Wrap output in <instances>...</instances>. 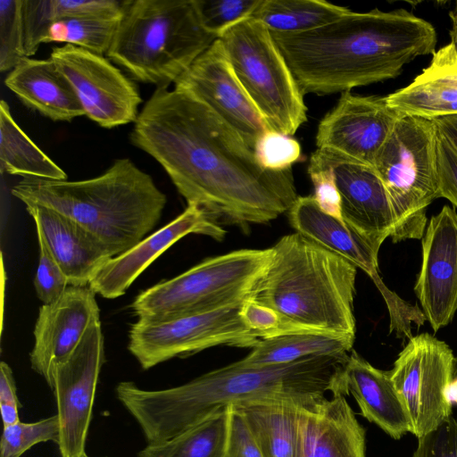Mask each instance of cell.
<instances>
[{
  "mask_svg": "<svg viewBox=\"0 0 457 457\" xmlns=\"http://www.w3.org/2000/svg\"><path fill=\"white\" fill-rule=\"evenodd\" d=\"M401 117L389 107L386 96L344 91L319 123L317 148L335 151L374 168L378 154Z\"/></svg>",
  "mask_w": 457,
  "mask_h": 457,
  "instance_id": "cell-16",
  "label": "cell"
},
{
  "mask_svg": "<svg viewBox=\"0 0 457 457\" xmlns=\"http://www.w3.org/2000/svg\"><path fill=\"white\" fill-rule=\"evenodd\" d=\"M228 423L227 407L164 442L148 444L138 457H224Z\"/></svg>",
  "mask_w": 457,
  "mask_h": 457,
  "instance_id": "cell-31",
  "label": "cell"
},
{
  "mask_svg": "<svg viewBox=\"0 0 457 457\" xmlns=\"http://www.w3.org/2000/svg\"><path fill=\"white\" fill-rule=\"evenodd\" d=\"M436 171L439 197L457 208V149L439 132L436 144Z\"/></svg>",
  "mask_w": 457,
  "mask_h": 457,
  "instance_id": "cell-41",
  "label": "cell"
},
{
  "mask_svg": "<svg viewBox=\"0 0 457 457\" xmlns=\"http://www.w3.org/2000/svg\"><path fill=\"white\" fill-rule=\"evenodd\" d=\"M349 11L323 0H261L250 18L270 32L299 34L327 25Z\"/></svg>",
  "mask_w": 457,
  "mask_h": 457,
  "instance_id": "cell-30",
  "label": "cell"
},
{
  "mask_svg": "<svg viewBox=\"0 0 457 457\" xmlns=\"http://www.w3.org/2000/svg\"><path fill=\"white\" fill-rule=\"evenodd\" d=\"M97 321L100 309L89 287L68 286L57 300L41 305L29 361L50 388L55 367L73 353L88 328Z\"/></svg>",
  "mask_w": 457,
  "mask_h": 457,
  "instance_id": "cell-18",
  "label": "cell"
},
{
  "mask_svg": "<svg viewBox=\"0 0 457 457\" xmlns=\"http://www.w3.org/2000/svg\"><path fill=\"white\" fill-rule=\"evenodd\" d=\"M270 33L303 95L395 79L418 56L433 54L437 42L434 26L404 9L349 11L307 32Z\"/></svg>",
  "mask_w": 457,
  "mask_h": 457,
  "instance_id": "cell-3",
  "label": "cell"
},
{
  "mask_svg": "<svg viewBox=\"0 0 457 457\" xmlns=\"http://www.w3.org/2000/svg\"><path fill=\"white\" fill-rule=\"evenodd\" d=\"M12 194L24 204L42 205L75 221L112 257L146 237L167 202L152 177L129 158L118 159L103 174L83 180L23 178Z\"/></svg>",
  "mask_w": 457,
  "mask_h": 457,
  "instance_id": "cell-4",
  "label": "cell"
},
{
  "mask_svg": "<svg viewBox=\"0 0 457 457\" xmlns=\"http://www.w3.org/2000/svg\"><path fill=\"white\" fill-rule=\"evenodd\" d=\"M271 248L270 263L247 297L299 330L355 337L357 267L297 232Z\"/></svg>",
  "mask_w": 457,
  "mask_h": 457,
  "instance_id": "cell-5",
  "label": "cell"
},
{
  "mask_svg": "<svg viewBox=\"0 0 457 457\" xmlns=\"http://www.w3.org/2000/svg\"><path fill=\"white\" fill-rule=\"evenodd\" d=\"M216 39L195 0H124L106 56L134 79L168 87Z\"/></svg>",
  "mask_w": 457,
  "mask_h": 457,
  "instance_id": "cell-6",
  "label": "cell"
},
{
  "mask_svg": "<svg viewBox=\"0 0 457 457\" xmlns=\"http://www.w3.org/2000/svg\"><path fill=\"white\" fill-rule=\"evenodd\" d=\"M439 132L457 149V115L434 120Z\"/></svg>",
  "mask_w": 457,
  "mask_h": 457,
  "instance_id": "cell-44",
  "label": "cell"
},
{
  "mask_svg": "<svg viewBox=\"0 0 457 457\" xmlns=\"http://www.w3.org/2000/svg\"><path fill=\"white\" fill-rule=\"evenodd\" d=\"M240 316L246 327L262 339L295 332H306L287 324L273 309L247 296L241 304Z\"/></svg>",
  "mask_w": 457,
  "mask_h": 457,
  "instance_id": "cell-39",
  "label": "cell"
},
{
  "mask_svg": "<svg viewBox=\"0 0 457 457\" xmlns=\"http://www.w3.org/2000/svg\"><path fill=\"white\" fill-rule=\"evenodd\" d=\"M412 457H457V420L451 416L436 429L418 438Z\"/></svg>",
  "mask_w": 457,
  "mask_h": 457,
  "instance_id": "cell-40",
  "label": "cell"
},
{
  "mask_svg": "<svg viewBox=\"0 0 457 457\" xmlns=\"http://www.w3.org/2000/svg\"><path fill=\"white\" fill-rule=\"evenodd\" d=\"M354 397L361 415L394 439L411 432L410 420L388 371L373 367L355 351L339 378V394Z\"/></svg>",
  "mask_w": 457,
  "mask_h": 457,
  "instance_id": "cell-23",
  "label": "cell"
},
{
  "mask_svg": "<svg viewBox=\"0 0 457 457\" xmlns=\"http://www.w3.org/2000/svg\"><path fill=\"white\" fill-rule=\"evenodd\" d=\"M37 233L65 274L69 286L88 287L94 277L112 258L95 236L58 212L35 204H25Z\"/></svg>",
  "mask_w": 457,
  "mask_h": 457,
  "instance_id": "cell-21",
  "label": "cell"
},
{
  "mask_svg": "<svg viewBox=\"0 0 457 457\" xmlns=\"http://www.w3.org/2000/svg\"><path fill=\"white\" fill-rule=\"evenodd\" d=\"M229 409L228 441L224 457H263L240 411Z\"/></svg>",
  "mask_w": 457,
  "mask_h": 457,
  "instance_id": "cell-42",
  "label": "cell"
},
{
  "mask_svg": "<svg viewBox=\"0 0 457 457\" xmlns=\"http://www.w3.org/2000/svg\"><path fill=\"white\" fill-rule=\"evenodd\" d=\"M104 362V336L101 321H97L88 328L73 353L54 369L51 389L57 405L62 457H87L86 441Z\"/></svg>",
  "mask_w": 457,
  "mask_h": 457,
  "instance_id": "cell-14",
  "label": "cell"
},
{
  "mask_svg": "<svg viewBox=\"0 0 457 457\" xmlns=\"http://www.w3.org/2000/svg\"><path fill=\"white\" fill-rule=\"evenodd\" d=\"M348 356H310L262 367L236 361L178 386L145 390L123 381L115 392L148 444H158L242 403L283 400L313 410L327 399V392L339 393V378Z\"/></svg>",
  "mask_w": 457,
  "mask_h": 457,
  "instance_id": "cell-2",
  "label": "cell"
},
{
  "mask_svg": "<svg viewBox=\"0 0 457 457\" xmlns=\"http://www.w3.org/2000/svg\"><path fill=\"white\" fill-rule=\"evenodd\" d=\"M233 406L245 419L263 457H295L305 407L283 400L253 401Z\"/></svg>",
  "mask_w": 457,
  "mask_h": 457,
  "instance_id": "cell-26",
  "label": "cell"
},
{
  "mask_svg": "<svg viewBox=\"0 0 457 457\" xmlns=\"http://www.w3.org/2000/svg\"><path fill=\"white\" fill-rule=\"evenodd\" d=\"M50 58L91 120L105 129L136 121L142 103L138 88L108 58L72 45L54 47Z\"/></svg>",
  "mask_w": 457,
  "mask_h": 457,
  "instance_id": "cell-13",
  "label": "cell"
},
{
  "mask_svg": "<svg viewBox=\"0 0 457 457\" xmlns=\"http://www.w3.org/2000/svg\"><path fill=\"white\" fill-rule=\"evenodd\" d=\"M386 99L401 116L435 120L457 115V46L450 42L439 48L411 84Z\"/></svg>",
  "mask_w": 457,
  "mask_h": 457,
  "instance_id": "cell-24",
  "label": "cell"
},
{
  "mask_svg": "<svg viewBox=\"0 0 457 457\" xmlns=\"http://www.w3.org/2000/svg\"><path fill=\"white\" fill-rule=\"evenodd\" d=\"M271 258L272 248L241 249L208 258L142 291L130 307L143 321L223 308L249 295Z\"/></svg>",
  "mask_w": 457,
  "mask_h": 457,
  "instance_id": "cell-8",
  "label": "cell"
},
{
  "mask_svg": "<svg viewBox=\"0 0 457 457\" xmlns=\"http://www.w3.org/2000/svg\"><path fill=\"white\" fill-rule=\"evenodd\" d=\"M88 457V456H87Z\"/></svg>",
  "mask_w": 457,
  "mask_h": 457,
  "instance_id": "cell-47",
  "label": "cell"
},
{
  "mask_svg": "<svg viewBox=\"0 0 457 457\" xmlns=\"http://www.w3.org/2000/svg\"><path fill=\"white\" fill-rule=\"evenodd\" d=\"M119 20L94 16L62 19L50 25L43 44L64 43L97 54H106Z\"/></svg>",
  "mask_w": 457,
  "mask_h": 457,
  "instance_id": "cell-32",
  "label": "cell"
},
{
  "mask_svg": "<svg viewBox=\"0 0 457 457\" xmlns=\"http://www.w3.org/2000/svg\"><path fill=\"white\" fill-rule=\"evenodd\" d=\"M422 263L414 292L436 332L457 311V212L449 205L431 217L421 238Z\"/></svg>",
  "mask_w": 457,
  "mask_h": 457,
  "instance_id": "cell-17",
  "label": "cell"
},
{
  "mask_svg": "<svg viewBox=\"0 0 457 457\" xmlns=\"http://www.w3.org/2000/svg\"><path fill=\"white\" fill-rule=\"evenodd\" d=\"M166 171L187 204L219 225L267 224L297 199L291 169L262 168L243 137L190 95L156 87L129 135Z\"/></svg>",
  "mask_w": 457,
  "mask_h": 457,
  "instance_id": "cell-1",
  "label": "cell"
},
{
  "mask_svg": "<svg viewBox=\"0 0 457 457\" xmlns=\"http://www.w3.org/2000/svg\"><path fill=\"white\" fill-rule=\"evenodd\" d=\"M0 170L23 178L67 179L65 171L16 123L4 100L0 103Z\"/></svg>",
  "mask_w": 457,
  "mask_h": 457,
  "instance_id": "cell-29",
  "label": "cell"
},
{
  "mask_svg": "<svg viewBox=\"0 0 457 457\" xmlns=\"http://www.w3.org/2000/svg\"><path fill=\"white\" fill-rule=\"evenodd\" d=\"M234 72L270 129L293 136L307 120L303 94L270 31L247 18L220 37Z\"/></svg>",
  "mask_w": 457,
  "mask_h": 457,
  "instance_id": "cell-9",
  "label": "cell"
},
{
  "mask_svg": "<svg viewBox=\"0 0 457 457\" xmlns=\"http://www.w3.org/2000/svg\"><path fill=\"white\" fill-rule=\"evenodd\" d=\"M39 246L38 266L34 287L43 304L57 300L69 286L67 278L48 249L44 238L37 234Z\"/></svg>",
  "mask_w": 457,
  "mask_h": 457,
  "instance_id": "cell-37",
  "label": "cell"
},
{
  "mask_svg": "<svg viewBox=\"0 0 457 457\" xmlns=\"http://www.w3.org/2000/svg\"><path fill=\"white\" fill-rule=\"evenodd\" d=\"M60 423L57 414L41 420L4 427L0 444V457H21L33 445L53 441L58 445Z\"/></svg>",
  "mask_w": 457,
  "mask_h": 457,
  "instance_id": "cell-33",
  "label": "cell"
},
{
  "mask_svg": "<svg viewBox=\"0 0 457 457\" xmlns=\"http://www.w3.org/2000/svg\"><path fill=\"white\" fill-rule=\"evenodd\" d=\"M188 234H200L216 240L226 230L202 208L187 204L185 211L127 252L112 257L89 283L90 289L104 298L123 295L137 277L164 251Z\"/></svg>",
  "mask_w": 457,
  "mask_h": 457,
  "instance_id": "cell-19",
  "label": "cell"
},
{
  "mask_svg": "<svg viewBox=\"0 0 457 457\" xmlns=\"http://www.w3.org/2000/svg\"><path fill=\"white\" fill-rule=\"evenodd\" d=\"M354 337L320 332H295L263 338L237 362L247 367L290 363L310 356H345L352 350Z\"/></svg>",
  "mask_w": 457,
  "mask_h": 457,
  "instance_id": "cell-27",
  "label": "cell"
},
{
  "mask_svg": "<svg viewBox=\"0 0 457 457\" xmlns=\"http://www.w3.org/2000/svg\"><path fill=\"white\" fill-rule=\"evenodd\" d=\"M124 0H22L24 50L34 55L56 21L83 16L120 18Z\"/></svg>",
  "mask_w": 457,
  "mask_h": 457,
  "instance_id": "cell-28",
  "label": "cell"
},
{
  "mask_svg": "<svg viewBox=\"0 0 457 457\" xmlns=\"http://www.w3.org/2000/svg\"><path fill=\"white\" fill-rule=\"evenodd\" d=\"M457 377V356L454 357L453 378Z\"/></svg>",
  "mask_w": 457,
  "mask_h": 457,
  "instance_id": "cell-46",
  "label": "cell"
},
{
  "mask_svg": "<svg viewBox=\"0 0 457 457\" xmlns=\"http://www.w3.org/2000/svg\"><path fill=\"white\" fill-rule=\"evenodd\" d=\"M174 89L206 104L253 150L258 138L270 129L237 79L220 38L176 80Z\"/></svg>",
  "mask_w": 457,
  "mask_h": 457,
  "instance_id": "cell-15",
  "label": "cell"
},
{
  "mask_svg": "<svg viewBox=\"0 0 457 457\" xmlns=\"http://www.w3.org/2000/svg\"><path fill=\"white\" fill-rule=\"evenodd\" d=\"M437 137L434 120L402 116L376 157L374 169L394 214L393 243L424 235L427 208L439 198Z\"/></svg>",
  "mask_w": 457,
  "mask_h": 457,
  "instance_id": "cell-7",
  "label": "cell"
},
{
  "mask_svg": "<svg viewBox=\"0 0 457 457\" xmlns=\"http://www.w3.org/2000/svg\"><path fill=\"white\" fill-rule=\"evenodd\" d=\"M308 173L314 187L313 197L319 207L325 213L343 220L341 198L334 172L316 150L311 155Z\"/></svg>",
  "mask_w": 457,
  "mask_h": 457,
  "instance_id": "cell-38",
  "label": "cell"
},
{
  "mask_svg": "<svg viewBox=\"0 0 457 457\" xmlns=\"http://www.w3.org/2000/svg\"><path fill=\"white\" fill-rule=\"evenodd\" d=\"M245 299L223 308L130 326L128 349L142 369L204 349L228 345L253 348L262 338L240 316Z\"/></svg>",
  "mask_w": 457,
  "mask_h": 457,
  "instance_id": "cell-10",
  "label": "cell"
},
{
  "mask_svg": "<svg viewBox=\"0 0 457 457\" xmlns=\"http://www.w3.org/2000/svg\"><path fill=\"white\" fill-rule=\"evenodd\" d=\"M261 166L266 170L281 171L291 169L302 159L300 144L291 136L267 129L253 148Z\"/></svg>",
  "mask_w": 457,
  "mask_h": 457,
  "instance_id": "cell-36",
  "label": "cell"
},
{
  "mask_svg": "<svg viewBox=\"0 0 457 457\" xmlns=\"http://www.w3.org/2000/svg\"><path fill=\"white\" fill-rule=\"evenodd\" d=\"M25 57L22 0H1L0 71H12Z\"/></svg>",
  "mask_w": 457,
  "mask_h": 457,
  "instance_id": "cell-34",
  "label": "cell"
},
{
  "mask_svg": "<svg viewBox=\"0 0 457 457\" xmlns=\"http://www.w3.org/2000/svg\"><path fill=\"white\" fill-rule=\"evenodd\" d=\"M4 84L24 105L53 121L85 115L73 87L51 58L25 57L9 71Z\"/></svg>",
  "mask_w": 457,
  "mask_h": 457,
  "instance_id": "cell-25",
  "label": "cell"
},
{
  "mask_svg": "<svg viewBox=\"0 0 457 457\" xmlns=\"http://www.w3.org/2000/svg\"><path fill=\"white\" fill-rule=\"evenodd\" d=\"M449 15L453 23L451 30V42H453L457 46V2L453 11H452Z\"/></svg>",
  "mask_w": 457,
  "mask_h": 457,
  "instance_id": "cell-45",
  "label": "cell"
},
{
  "mask_svg": "<svg viewBox=\"0 0 457 457\" xmlns=\"http://www.w3.org/2000/svg\"><path fill=\"white\" fill-rule=\"evenodd\" d=\"M453 362L446 343L422 333L408 340L388 371L409 417L411 433L417 438L452 416Z\"/></svg>",
  "mask_w": 457,
  "mask_h": 457,
  "instance_id": "cell-11",
  "label": "cell"
},
{
  "mask_svg": "<svg viewBox=\"0 0 457 457\" xmlns=\"http://www.w3.org/2000/svg\"><path fill=\"white\" fill-rule=\"evenodd\" d=\"M21 403L16 394V385L12 370L8 363H0V408L4 427L20 421Z\"/></svg>",
  "mask_w": 457,
  "mask_h": 457,
  "instance_id": "cell-43",
  "label": "cell"
},
{
  "mask_svg": "<svg viewBox=\"0 0 457 457\" xmlns=\"http://www.w3.org/2000/svg\"><path fill=\"white\" fill-rule=\"evenodd\" d=\"M295 457H365V429L344 395L304 411Z\"/></svg>",
  "mask_w": 457,
  "mask_h": 457,
  "instance_id": "cell-22",
  "label": "cell"
},
{
  "mask_svg": "<svg viewBox=\"0 0 457 457\" xmlns=\"http://www.w3.org/2000/svg\"><path fill=\"white\" fill-rule=\"evenodd\" d=\"M295 230L317 245L337 253L361 269L373 280L386 304L389 331L398 338H411V325L418 328L426 317L418 305H412L390 290L378 272V251L382 243L352 228L345 221L325 213L313 195L298 196L288 211Z\"/></svg>",
  "mask_w": 457,
  "mask_h": 457,
  "instance_id": "cell-12",
  "label": "cell"
},
{
  "mask_svg": "<svg viewBox=\"0 0 457 457\" xmlns=\"http://www.w3.org/2000/svg\"><path fill=\"white\" fill-rule=\"evenodd\" d=\"M331 167L341 198L343 220L383 243L394 232V214L386 190L375 169L339 153L316 149Z\"/></svg>",
  "mask_w": 457,
  "mask_h": 457,
  "instance_id": "cell-20",
  "label": "cell"
},
{
  "mask_svg": "<svg viewBox=\"0 0 457 457\" xmlns=\"http://www.w3.org/2000/svg\"><path fill=\"white\" fill-rule=\"evenodd\" d=\"M204 27L220 38L229 28L250 18L261 0H195Z\"/></svg>",
  "mask_w": 457,
  "mask_h": 457,
  "instance_id": "cell-35",
  "label": "cell"
}]
</instances>
